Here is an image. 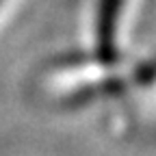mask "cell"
<instances>
[{
    "instance_id": "cell-1",
    "label": "cell",
    "mask_w": 156,
    "mask_h": 156,
    "mask_svg": "<svg viewBox=\"0 0 156 156\" xmlns=\"http://www.w3.org/2000/svg\"><path fill=\"white\" fill-rule=\"evenodd\" d=\"M128 0H98L93 17V56L104 67L119 58V33Z\"/></svg>"
},
{
    "instance_id": "cell-2",
    "label": "cell",
    "mask_w": 156,
    "mask_h": 156,
    "mask_svg": "<svg viewBox=\"0 0 156 156\" xmlns=\"http://www.w3.org/2000/svg\"><path fill=\"white\" fill-rule=\"evenodd\" d=\"M152 80H156V52H154V56H150L147 61L141 67H136V72H134V83L136 85H147Z\"/></svg>"
}]
</instances>
